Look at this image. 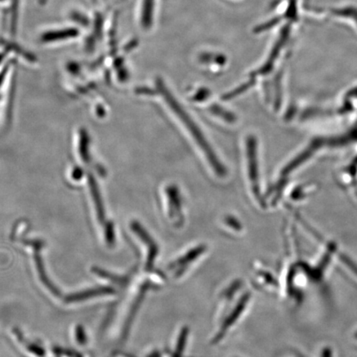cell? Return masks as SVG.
Here are the masks:
<instances>
[{"label":"cell","mask_w":357,"mask_h":357,"mask_svg":"<svg viewBox=\"0 0 357 357\" xmlns=\"http://www.w3.org/2000/svg\"><path fill=\"white\" fill-rule=\"evenodd\" d=\"M160 88L162 89V93H163L165 99H166L169 107H171L174 112H175L178 117L181 119L182 123L185 125L186 128L188 129L192 134V136L194 137L195 141L197 142L200 149L204 151V153L206 155L208 162L212 165L214 171H215L218 176H225L226 174L225 167H222L220 160H218L215 153H214L211 146H209L208 142L205 139L202 132L200 131L199 128L197 127V125L194 122V120L190 119L188 114L182 109L181 105L178 104L175 98L169 93L168 89L165 88L162 84H160Z\"/></svg>","instance_id":"obj_1"},{"label":"cell","mask_w":357,"mask_h":357,"mask_svg":"<svg viewBox=\"0 0 357 357\" xmlns=\"http://www.w3.org/2000/svg\"><path fill=\"white\" fill-rule=\"evenodd\" d=\"M213 111L214 112V114H216L218 116H220V117L225 118L227 120H229V122H234V118L233 115H231L229 113H225V110L220 108V107H213Z\"/></svg>","instance_id":"obj_4"},{"label":"cell","mask_w":357,"mask_h":357,"mask_svg":"<svg viewBox=\"0 0 357 357\" xmlns=\"http://www.w3.org/2000/svg\"><path fill=\"white\" fill-rule=\"evenodd\" d=\"M342 260L346 263V265L350 268L352 271L355 272V273L357 275V266L355 264V263L352 262L350 259H348L347 257H342Z\"/></svg>","instance_id":"obj_5"},{"label":"cell","mask_w":357,"mask_h":357,"mask_svg":"<svg viewBox=\"0 0 357 357\" xmlns=\"http://www.w3.org/2000/svg\"><path fill=\"white\" fill-rule=\"evenodd\" d=\"M205 250L206 249H205L204 245H199V247L192 248L188 252L182 254L180 257H178L176 260L172 261L169 265V273L173 275L174 278L178 279V278H181V275L185 273V271L188 269L191 263L193 264L198 257L202 256Z\"/></svg>","instance_id":"obj_2"},{"label":"cell","mask_w":357,"mask_h":357,"mask_svg":"<svg viewBox=\"0 0 357 357\" xmlns=\"http://www.w3.org/2000/svg\"><path fill=\"white\" fill-rule=\"evenodd\" d=\"M248 155L249 164L250 178L252 182L253 191L257 198H260V189H259L257 142L255 137H249L248 140Z\"/></svg>","instance_id":"obj_3"}]
</instances>
